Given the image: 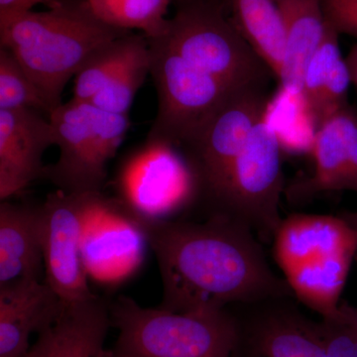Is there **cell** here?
<instances>
[{
    "label": "cell",
    "mask_w": 357,
    "mask_h": 357,
    "mask_svg": "<svg viewBox=\"0 0 357 357\" xmlns=\"http://www.w3.org/2000/svg\"><path fill=\"white\" fill-rule=\"evenodd\" d=\"M27 356H28V354H27ZM27 356H24V357H27Z\"/></svg>",
    "instance_id": "8d00e7d4"
},
{
    "label": "cell",
    "mask_w": 357,
    "mask_h": 357,
    "mask_svg": "<svg viewBox=\"0 0 357 357\" xmlns=\"http://www.w3.org/2000/svg\"><path fill=\"white\" fill-rule=\"evenodd\" d=\"M137 37L129 33L95 52L75 76L73 98L89 102L102 91L128 60Z\"/></svg>",
    "instance_id": "cb8c5ba5"
},
{
    "label": "cell",
    "mask_w": 357,
    "mask_h": 357,
    "mask_svg": "<svg viewBox=\"0 0 357 357\" xmlns=\"http://www.w3.org/2000/svg\"><path fill=\"white\" fill-rule=\"evenodd\" d=\"M54 0H21L20 6H18L17 10H31L33 7L38 6V4L48 3L50 4Z\"/></svg>",
    "instance_id": "4dcf8cb0"
},
{
    "label": "cell",
    "mask_w": 357,
    "mask_h": 357,
    "mask_svg": "<svg viewBox=\"0 0 357 357\" xmlns=\"http://www.w3.org/2000/svg\"><path fill=\"white\" fill-rule=\"evenodd\" d=\"M356 256V249H347L307 260L283 273L284 279L293 296L305 306L318 312L321 319H335Z\"/></svg>",
    "instance_id": "ffe728a7"
},
{
    "label": "cell",
    "mask_w": 357,
    "mask_h": 357,
    "mask_svg": "<svg viewBox=\"0 0 357 357\" xmlns=\"http://www.w3.org/2000/svg\"><path fill=\"white\" fill-rule=\"evenodd\" d=\"M147 41L150 76L158 96V110L147 137L184 149L198 139L223 105L241 89H230L196 69L157 40Z\"/></svg>",
    "instance_id": "52a82bcc"
},
{
    "label": "cell",
    "mask_w": 357,
    "mask_h": 357,
    "mask_svg": "<svg viewBox=\"0 0 357 357\" xmlns=\"http://www.w3.org/2000/svg\"><path fill=\"white\" fill-rule=\"evenodd\" d=\"M230 17L249 46L279 81L286 52V32L274 0H229Z\"/></svg>",
    "instance_id": "44dd1931"
},
{
    "label": "cell",
    "mask_w": 357,
    "mask_h": 357,
    "mask_svg": "<svg viewBox=\"0 0 357 357\" xmlns=\"http://www.w3.org/2000/svg\"><path fill=\"white\" fill-rule=\"evenodd\" d=\"M98 357H129L124 356V354H119L116 351L112 349H103L100 354H98Z\"/></svg>",
    "instance_id": "836d02e7"
},
{
    "label": "cell",
    "mask_w": 357,
    "mask_h": 357,
    "mask_svg": "<svg viewBox=\"0 0 357 357\" xmlns=\"http://www.w3.org/2000/svg\"><path fill=\"white\" fill-rule=\"evenodd\" d=\"M116 188L124 206L142 222L174 220L199 202V185L184 152L148 138L124 162Z\"/></svg>",
    "instance_id": "ba28073f"
},
{
    "label": "cell",
    "mask_w": 357,
    "mask_h": 357,
    "mask_svg": "<svg viewBox=\"0 0 357 357\" xmlns=\"http://www.w3.org/2000/svg\"><path fill=\"white\" fill-rule=\"evenodd\" d=\"M340 317L349 324L357 335V307L351 306L347 303L342 302L340 309Z\"/></svg>",
    "instance_id": "f1b7e54d"
},
{
    "label": "cell",
    "mask_w": 357,
    "mask_h": 357,
    "mask_svg": "<svg viewBox=\"0 0 357 357\" xmlns=\"http://www.w3.org/2000/svg\"><path fill=\"white\" fill-rule=\"evenodd\" d=\"M44 11L0 13V47L20 61L51 114L66 84L98 49L129 31L105 24L86 0H54Z\"/></svg>",
    "instance_id": "7a4b0ae2"
},
{
    "label": "cell",
    "mask_w": 357,
    "mask_h": 357,
    "mask_svg": "<svg viewBox=\"0 0 357 357\" xmlns=\"http://www.w3.org/2000/svg\"><path fill=\"white\" fill-rule=\"evenodd\" d=\"M281 154L280 138L267 109L222 185L204 204L208 215L231 218L245 225L259 238L272 241L282 220Z\"/></svg>",
    "instance_id": "5b68a950"
},
{
    "label": "cell",
    "mask_w": 357,
    "mask_h": 357,
    "mask_svg": "<svg viewBox=\"0 0 357 357\" xmlns=\"http://www.w3.org/2000/svg\"><path fill=\"white\" fill-rule=\"evenodd\" d=\"M91 13L105 24L123 31L139 30L147 39L166 27L173 0H86Z\"/></svg>",
    "instance_id": "7402d4cb"
},
{
    "label": "cell",
    "mask_w": 357,
    "mask_h": 357,
    "mask_svg": "<svg viewBox=\"0 0 357 357\" xmlns=\"http://www.w3.org/2000/svg\"><path fill=\"white\" fill-rule=\"evenodd\" d=\"M150 75L149 45L144 35H138L130 55L109 84L89 102L115 114L128 115L136 93Z\"/></svg>",
    "instance_id": "603a6c76"
},
{
    "label": "cell",
    "mask_w": 357,
    "mask_h": 357,
    "mask_svg": "<svg viewBox=\"0 0 357 357\" xmlns=\"http://www.w3.org/2000/svg\"><path fill=\"white\" fill-rule=\"evenodd\" d=\"M176 1H177V2H178V1H181V0H176Z\"/></svg>",
    "instance_id": "d590c367"
},
{
    "label": "cell",
    "mask_w": 357,
    "mask_h": 357,
    "mask_svg": "<svg viewBox=\"0 0 357 357\" xmlns=\"http://www.w3.org/2000/svg\"><path fill=\"white\" fill-rule=\"evenodd\" d=\"M45 281L40 206L0 204V285Z\"/></svg>",
    "instance_id": "ac0fdd59"
},
{
    "label": "cell",
    "mask_w": 357,
    "mask_h": 357,
    "mask_svg": "<svg viewBox=\"0 0 357 357\" xmlns=\"http://www.w3.org/2000/svg\"><path fill=\"white\" fill-rule=\"evenodd\" d=\"M49 119L60 153L55 163L47 166L44 178L66 192H102L107 164L130 126L128 115L105 112L72 98Z\"/></svg>",
    "instance_id": "8992f818"
},
{
    "label": "cell",
    "mask_w": 357,
    "mask_h": 357,
    "mask_svg": "<svg viewBox=\"0 0 357 357\" xmlns=\"http://www.w3.org/2000/svg\"><path fill=\"white\" fill-rule=\"evenodd\" d=\"M148 245L140 220L119 201L98 194L89 208L82 237L88 277L98 283H121L142 264Z\"/></svg>",
    "instance_id": "8fae6325"
},
{
    "label": "cell",
    "mask_w": 357,
    "mask_h": 357,
    "mask_svg": "<svg viewBox=\"0 0 357 357\" xmlns=\"http://www.w3.org/2000/svg\"><path fill=\"white\" fill-rule=\"evenodd\" d=\"M21 0H0V13L17 10Z\"/></svg>",
    "instance_id": "1f68e13d"
},
{
    "label": "cell",
    "mask_w": 357,
    "mask_h": 357,
    "mask_svg": "<svg viewBox=\"0 0 357 357\" xmlns=\"http://www.w3.org/2000/svg\"><path fill=\"white\" fill-rule=\"evenodd\" d=\"M342 217L344 218V220H347V222H349V225H351V227H354V229H356V231L357 232V210L354 211V213H344V215H342Z\"/></svg>",
    "instance_id": "d6a6232c"
},
{
    "label": "cell",
    "mask_w": 357,
    "mask_h": 357,
    "mask_svg": "<svg viewBox=\"0 0 357 357\" xmlns=\"http://www.w3.org/2000/svg\"><path fill=\"white\" fill-rule=\"evenodd\" d=\"M272 243L277 265L285 273L307 260L357 250V232L342 215L295 213L282 218Z\"/></svg>",
    "instance_id": "2e32d148"
},
{
    "label": "cell",
    "mask_w": 357,
    "mask_h": 357,
    "mask_svg": "<svg viewBox=\"0 0 357 357\" xmlns=\"http://www.w3.org/2000/svg\"><path fill=\"white\" fill-rule=\"evenodd\" d=\"M222 1L225 4V6H227L229 10V0H222Z\"/></svg>",
    "instance_id": "e575fe53"
},
{
    "label": "cell",
    "mask_w": 357,
    "mask_h": 357,
    "mask_svg": "<svg viewBox=\"0 0 357 357\" xmlns=\"http://www.w3.org/2000/svg\"><path fill=\"white\" fill-rule=\"evenodd\" d=\"M232 89L269 84L274 75L238 31L222 0H181L153 38Z\"/></svg>",
    "instance_id": "277c9868"
},
{
    "label": "cell",
    "mask_w": 357,
    "mask_h": 357,
    "mask_svg": "<svg viewBox=\"0 0 357 357\" xmlns=\"http://www.w3.org/2000/svg\"><path fill=\"white\" fill-rule=\"evenodd\" d=\"M324 16L338 34L357 38V0H321Z\"/></svg>",
    "instance_id": "83f0119b"
},
{
    "label": "cell",
    "mask_w": 357,
    "mask_h": 357,
    "mask_svg": "<svg viewBox=\"0 0 357 357\" xmlns=\"http://www.w3.org/2000/svg\"><path fill=\"white\" fill-rule=\"evenodd\" d=\"M338 38L340 34L337 30L326 21L323 39L307 63L301 91V98L310 115L316 107L324 86L332 76L333 70L344 59Z\"/></svg>",
    "instance_id": "484cf974"
},
{
    "label": "cell",
    "mask_w": 357,
    "mask_h": 357,
    "mask_svg": "<svg viewBox=\"0 0 357 357\" xmlns=\"http://www.w3.org/2000/svg\"><path fill=\"white\" fill-rule=\"evenodd\" d=\"M112 326L109 307L98 296L65 304L57 321L38 333L27 357H98Z\"/></svg>",
    "instance_id": "e0dca14e"
},
{
    "label": "cell",
    "mask_w": 357,
    "mask_h": 357,
    "mask_svg": "<svg viewBox=\"0 0 357 357\" xmlns=\"http://www.w3.org/2000/svg\"><path fill=\"white\" fill-rule=\"evenodd\" d=\"M98 194L58 190L40 206L45 282L66 305L96 297L84 269L82 237L86 215Z\"/></svg>",
    "instance_id": "9c48e42d"
},
{
    "label": "cell",
    "mask_w": 357,
    "mask_h": 357,
    "mask_svg": "<svg viewBox=\"0 0 357 357\" xmlns=\"http://www.w3.org/2000/svg\"><path fill=\"white\" fill-rule=\"evenodd\" d=\"M286 32V52L279 84L281 91L301 96L305 72L326 29L321 0H274Z\"/></svg>",
    "instance_id": "d6986e66"
},
{
    "label": "cell",
    "mask_w": 357,
    "mask_h": 357,
    "mask_svg": "<svg viewBox=\"0 0 357 357\" xmlns=\"http://www.w3.org/2000/svg\"><path fill=\"white\" fill-rule=\"evenodd\" d=\"M314 172L294 185L293 199L324 192H357V109L347 105L319 124L311 150Z\"/></svg>",
    "instance_id": "4fadbf2b"
},
{
    "label": "cell",
    "mask_w": 357,
    "mask_h": 357,
    "mask_svg": "<svg viewBox=\"0 0 357 357\" xmlns=\"http://www.w3.org/2000/svg\"><path fill=\"white\" fill-rule=\"evenodd\" d=\"M140 222L161 274L162 309L215 311L293 296L243 223L220 215Z\"/></svg>",
    "instance_id": "6da1fadb"
},
{
    "label": "cell",
    "mask_w": 357,
    "mask_h": 357,
    "mask_svg": "<svg viewBox=\"0 0 357 357\" xmlns=\"http://www.w3.org/2000/svg\"><path fill=\"white\" fill-rule=\"evenodd\" d=\"M65 304L45 281L0 285V357H24L30 337L53 325Z\"/></svg>",
    "instance_id": "9a60e30c"
},
{
    "label": "cell",
    "mask_w": 357,
    "mask_h": 357,
    "mask_svg": "<svg viewBox=\"0 0 357 357\" xmlns=\"http://www.w3.org/2000/svg\"><path fill=\"white\" fill-rule=\"evenodd\" d=\"M270 103L269 84L237 91L211 119L198 139L181 149L198 181V203L206 204L222 185Z\"/></svg>",
    "instance_id": "30bf717a"
},
{
    "label": "cell",
    "mask_w": 357,
    "mask_h": 357,
    "mask_svg": "<svg viewBox=\"0 0 357 357\" xmlns=\"http://www.w3.org/2000/svg\"><path fill=\"white\" fill-rule=\"evenodd\" d=\"M290 298L255 303L248 357H328L321 325L307 319Z\"/></svg>",
    "instance_id": "5bb4252c"
},
{
    "label": "cell",
    "mask_w": 357,
    "mask_h": 357,
    "mask_svg": "<svg viewBox=\"0 0 357 357\" xmlns=\"http://www.w3.org/2000/svg\"><path fill=\"white\" fill-rule=\"evenodd\" d=\"M328 357H357V335L342 317L319 321Z\"/></svg>",
    "instance_id": "4316f807"
},
{
    "label": "cell",
    "mask_w": 357,
    "mask_h": 357,
    "mask_svg": "<svg viewBox=\"0 0 357 357\" xmlns=\"http://www.w3.org/2000/svg\"><path fill=\"white\" fill-rule=\"evenodd\" d=\"M349 74H351V83L357 86V43L352 47L349 55L345 58Z\"/></svg>",
    "instance_id": "f546056e"
},
{
    "label": "cell",
    "mask_w": 357,
    "mask_h": 357,
    "mask_svg": "<svg viewBox=\"0 0 357 357\" xmlns=\"http://www.w3.org/2000/svg\"><path fill=\"white\" fill-rule=\"evenodd\" d=\"M109 311L119 331L114 349L126 356L231 357L238 344V323L227 309L171 312L119 296Z\"/></svg>",
    "instance_id": "3957f363"
},
{
    "label": "cell",
    "mask_w": 357,
    "mask_h": 357,
    "mask_svg": "<svg viewBox=\"0 0 357 357\" xmlns=\"http://www.w3.org/2000/svg\"><path fill=\"white\" fill-rule=\"evenodd\" d=\"M53 145V126L42 112L32 109H0L1 202L45 178L44 154Z\"/></svg>",
    "instance_id": "7c38bea8"
},
{
    "label": "cell",
    "mask_w": 357,
    "mask_h": 357,
    "mask_svg": "<svg viewBox=\"0 0 357 357\" xmlns=\"http://www.w3.org/2000/svg\"><path fill=\"white\" fill-rule=\"evenodd\" d=\"M32 109L50 116L39 89L10 51L0 47V109Z\"/></svg>",
    "instance_id": "d4e9b609"
}]
</instances>
